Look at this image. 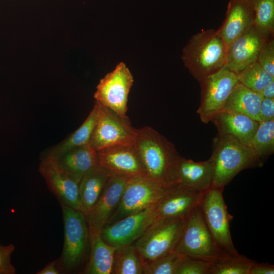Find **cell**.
<instances>
[{"mask_svg": "<svg viewBox=\"0 0 274 274\" xmlns=\"http://www.w3.org/2000/svg\"><path fill=\"white\" fill-rule=\"evenodd\" d=\"M90 255L85 273L87 274L112 273L114 255L118 247L106 243L100 231H89Z\"/></svg>", "mask_w": 274, "mask_h": 274, "instance_id": "obj_22", "label": "cell"}, {"mask_svg": "<svg viewBox=\"0 0 274 274\" xmlns=\"http://www.w3.org/2000/svg\"><path fill=\"white\" fill-rule=\"evenodd\" d=\"M218 134L228 135L250 147L259 122L246 115L222 110L212 119Z\"/></svg>", "mask_w": 274, "mask_h": 274, "instance_id": "obj_19", "label": "cell"}, {"mask_svg": "<svg viewBox=\"0 0 274 274\" xmlns=\"http://www.w3.org/2000/svg\"><path fill=\"white\" fill-rule=\"evenodd\" d=\"M211 262L185 256L176 274H209Z\"/></svg>", "mask_w": 274, "mask_h": 274, "instance_id": "obj_32", "label": "cell"}, {"mask_svg": "<svg viewBox=\"0 0 274 274\" xmlns=\"http://www.w3.org/2000/svg\"><path fill=\"white\" fill-rule=\"evenodd\" d=\"M186 218H165L155 221L134 243L143 261L153 260L174 250Z\"/></svg>", "mask_w": 274, "mask_h": 274, "instance_id": "obj_8", "label": "cell"}, {"mask_svg": "<svg viewBox=\"0 0 274 274\" xmlns=\"http://www.w3.org/2000/svg\"><path fill=\"white\" fill-rule=\"evenodd\" d=\"M156 206L105 225L100 231L101 238L114 247L134 243L155 221Z\"/></svg>", "mask_w": 274, "mask_h": 274, "instance_id": "obj_12", "label": "cell"}, {"mask_svg": "<svg viewBox=\"0 0 274 274\" xmlns=\"http://www.w3.org/2000/svg\"><path fill=\"white\" fill-rule=\"evenodd\" d=\"M224 188L211 186L203 193L199 206L204 222L215 242L225 255L238 253L234 248L230 232L232 216L225 204Z\"/></svg>", "mask_w": 274, "mask_h": 274, "instance_id": "obj_5", "label": "cell"}, {"mask_svg": "<svg viewBox=\"0 0 274 274\" xmlns=\"http://www.w3.org/2000/svg\"><path fill=\"white\" fill-rule=\"evenodd\" d=\"M39 170L61 204L81 211L79 183L61 168L52 155L47 153L42 158Z\"/></svg>", "mask_w": 274, "mask_h": 274, "instance_id": "obj_13", "label": "cell"}, {"mask_svg": "<svg viewBox=\"0 0 274 274\" xmlns=\"http://www.w3.org/2000/svg\"><path fill=\"white\" fill-rule=\"evenodd\" d=\"M165 189L146 177L129 178L119 202L106 225L157 204Z\"/></svg>", "mask_w": 274, "mask_h": 274, "instance_id": "obj_7", "label": "cell"}, {"mask_svg": "<svg viewBox=\"0 0 274 274\" xmlns=\"http://www.w3.org/2000/svg\"><path fill=\"white\" fill-rule=\"evenodd\" d=\"M129 178L109 176L94 206L86 216L89 231H100L115 209Z\"/></svg>", "mask_w": 274, "mask_h": 274, "instance_id": "obj_17", "label": "cell"}, {"mask_svg": "<svg viewBox=\"0 0 274 274\" xmlns=\"http://www.w3.org/2000/svg\"><path fill=\"white\" fill-rule=\"evenodd\" d=\"M247 1H251V2H254L255 0H247Z\"/></svg>", "mask_w": 274, "mask_h": 274, "instance_id": "obj_39", "label": "cell"}, {"mask_svg": "<svg viewBox=\"0 0 274 274\" xmlns=\"http://www.w3.org/2000/svg\"><path fill=\"white\" fill-rule=\"evenodd\" d=\"M237 75L239 83L258 93L274 81V77L264 71L257 61L246 66Z\"/></svg>", "mask_w": 274, "mask_h": 274, "instance_id": "obj_29", "label": "cell"}, {"mask_svg": "<svg viewBox=\"0 0 274 274\" xmlns=\"http://www.w3.org/2000/svg\"><path fill=\"white\" fill-rule=\"evenodd\" d=\"M259 94L263 98H274V81L267 85Z\"/></svg>", "mask_w": 274, "mask_h": 274, "instance_id": "obj_38", "label": "cell"}, {"mask_svg": "<svg viewBox=\"0 0 274 274\" xmlns=\"http://www.w3.org/2000/svg\"><path fill=\"white\" fill-rule=\"evenodd\" d=\"M53 156L61 168L79 184L87 172L97 165V151L89 143Z\"/></svg>", "mask_w": 274, "mask_h": 274, "instance_id": "obj_21", "label": "cell"}, {"mask_svg": "<svg viewBox=\"0 0 274 274\" xmlns=\"http://www.w3.org/2000/svg\"><path fill=\"white\" fill-rule=\"evenodd\" d=\"M133 83L129 69L120 62L100 80L94 97L121 117H127L128 96Z\"/></svg>", "mask_w": 274, "mask_h": 274, "instance_id": "obj_11", "label": "cell"}, {"mask_svg": "<svg viewBox=\"0 0 274 274\" xmlns=\"http://www.w3.org/2000/svg\"><path fill=\"white\" fill-rule=\"evenodd\" d=\"M174 250L186 257L212 262L225 255L211 235L199 204L186 217Z\"/></svg>", "mask_w": 274, "mask_h": 274, "instance_id": "obj_4", "label": "cell"}, {"mask_svg": "<svg viewBox=\"0 0 274 274\" xmlns=\"http://www.w3.org/2000/svg\"><path fill=\"white\" fill-rule=\"evenodd\" d=\"M254 262L239 253L224 255L211 262L209 274H249Z\"/></svg>", "mask_w": 274, "mask_h": 274, "instance_id": "obj_27", "label": "cell"}, {"mask_svg": "<svg viewBox=\"0 0 274 274\" xmlns=\"http://www.w3.org/2000/svg\"><path fill=\"white\" fill-rule=\"evenodd\" d=\"M185 257L173 250L153 260L143 261V273L176 274Z\"/></svg>", "mask_w": 274, "mask_h": 274, "instance_id": "obj_30", "label": "cell"}, {"mask_svg": "<svg viewBox=\"0 0 274 274\" xmlns=\"http://www.w3.org/2000/svg\"><path fill=\"white\" fill-rule=\"evenodd\" d=\"M97 116V108L94 104L92 110L81 126L63 141L53 147L48 153L57 156L70 150L89 144Z\"/></svg>", "mask_w": 274, "mask_h": 274, "instance_id": "obj_25", "label": "cell"}, {"mask_svg": "<svg viewBox=\"0 0 274 274\" xmlns=\"http://www.w3.org/2000/svg\"><path fill=\"white\" fill-rule=\"evenodd\" d=\"M182 58L189 73L200 82L226 65V48L217 30H202L190 39Z\"/></svg>", "mask_w": 274, "mask_h": 274, "instance_id": "obj_3", "label": "cell"}, {"mask_svg": "<svg viewBox=\"0 0 274 274\" xmlns=\"http://www.w3.org/2000/svg\"><path fill=\"white\" fill-rule=\"evenodd\" d=\"M253 8L254 25L263 33L273 36L274 0H255Z\"/></svg>", "mask_w": 274, "mask_h": 274, "instance_id": "obj_31", "label": "cell"}, {"mask_svg": "<svg viewBox=\"0 0 274 274\" xmlns=\"http://www.w3.org/2000/svg\"><path fill=\"white\" fill-rule=\"evenodd\" d=\"M257 62L267 73L274 77V41L270 38L258 54Z\"/></svg>", "mask_w": 274, "mask_h": 274, "instance_id": "obj_33", "label": "cell"}, {"mask_svg": "<svg viewBox=\"0 0 274 274\" xmlns=\"http://www.w3.org/2000/svg\"><path fill=\"white\" fill-rule=\"evenodd\" d=\"M112 273H143V261L134 243L116 248L114 255Z\"/></svg>", "mask_w": 274, "mask_h": 274, "instance_id": "obj_26", "label": "cell"}, {"mask_svg": "<svg viewBox=\"0 0 274 274\" xmlns=\"http://www.w3.org/2000/svg\"><path fill=\"white\" fill-rule=\"evenodd\" d=\"M262 96L238 83L228 97L222 110L248 116L260 122Z\"/></svg>", "mask_w": 274, "mask_h": 274, "instance_id": "obj_24", "label": "cell"}, {"mask_svg": "<svg viewBox=\"0 0 274 274\" xmlns=\"http://www.w3.org/2000/svg\"><path fill=\"white\" fill-rule=\"evenodd\" d=\"M203 193L177 184L165 189L156 208V221L186 218L199 204Z\"/></svg>", "mask_w": 274, "mask_h": 274, "instance_id": "obj_16", "label": "cell"}, {"mask_svg": "<svg viewBox=\"0 0 274 274\" xmlns=\"http://www.w3.org/2000/svg\"><path fill=\"white\" fill-rule=\"evenodd\" d=\"M213 168L211 161L195 162L182 157L179 166L180 185L203 193L212 185Z\"/></svg>", "mask_w": 274, "mask_h": 274, "instance_id": "obj_20", "label": "cell"}, {"mask_svg": "<svg viewBox=\"0 0 274 274\" xmlns=\"http://www.w3.org/2000/svg\"><path fill=\"white\" fill-rule=\"evenodd\" d=\"M253 2L229 0L226 17L217 34L223 41L226 51L230 44L254 24Z\"/></svg>", "mask_w": 274, "mask_h": 274, "instance_id": "obj_18", "label": "cell"}, {"mask_svg": "<svg viewBox=\"0 0 274 274\" xmlns=\"http://www.w3.org/2000/svg\"><path fill=\"white\" fill-rule=\"evenodd\" d=\"M58 260H54L47 264L43 268L37 272V274H59L60 271L57 266Z\"/></svg>", "mask_w": 274, "mask_h": 274, "instance_id": "obj_37", "label": "cell"}, {"mask_svg": "<svg viewBox=\"0 0 274 274\" xmlns=\"http://www.w3.org/2000/svg\"><path fill=\"white\" fill-rule=\"evenodd\" d=\"M97 108L96 122L89 144L96 151L114 146L134 145L136 129L127 117L123 118L95 100Z\"/></svg>", "mask_w": 274, "mask_h": 274, "instance_id": "obj_6", "label": "cell"}, {"mask_svg": "<svg viewBox=\"0 0 274 274\" xmlns=\"http://www.w3.org/2000/svg\"><path fill=\"white\" fill-rule=\"evenodd\" d=\"M270 38L272 36L263 33L253 24L228 47L225 65L237 74L257 61L259 53Z\"/></svg>", "mask_w": 274, "mask_h": 274, "instance_id": "obj_15", "label": "cell"}, {"mask_svg": "<svg viewBox=\"0 0 274 274\" xmlns=\"http://www.w3.org/2000/svg\"><path fill=\"white\" fill-rule=\"evenodd\" d=\"M133 145L146 177L165 188L178 184L182 156L175 145L150 126L136 129Z\"/></svg>", "mask_w": 274, "mask_h": 274, "instance_id": "obj_1", "label": "cell"}, {"mask_svg": "<svg viewBox=\"0 0 274 274\" xmlns=\"http://www.w3.org/2000/svg\"><path fill=\"white\" fill-rule=\"evenodd\" d=\"M274 266L268 263H257L255 261L252 265L249 274H273Z\"/></svg>", "mask_w": 274, "mask_h": 274, "instance_id": "obj_36", "label": "cell"}, {"mask_svg": "<svg viewBox=\"0 0 274 274\" xmlns=\"http://www.w3.org/2000/svg\"><path fill=\"white\" fill-rule=\"evenodd\" d=\"M64 225L63 250L59 261L66 270L78 266L83 259L89 243L86 215L81 211L61 204Z\"/></svg>", "mask_w": 274, "mask_h": 274, "instance_id": "obj_9", "label": "cell"}, {"mask_svg": "<svg viewBox=\"0 0 274 274\" xmlns=\"http://www.w3.org/2000/svg\"><path fill=\"white\" fill-rule=\"evenodd\" d=\"M250 147L262 160L274 152V120L259 123Z\"/></svg>", "mask_w": 274, "mask_h": 274, "instance_id": "obj_28", "label": "cell"}, {"mask_svg": "<svg viewBox=\"0 0 274 274\" xmlns=\"http://www.w3.org/2000/svg\"><path fill=\"white\" fill-rule=\"evenodd\" d=\"M199 82L201 97L197 113L202 122L208 123L223 109L239 82L237 74L224 65Z\"/></svg>", "mask_w": 274, "mask_h": 274, "instance_id": "obj_10", "label": "cell"}, {"mask_svg": "<svg viewBox=\"0 0 274 274\" xmlns=\"http://www.w3.org/2000/svg\"><path fill=\"white\" fill-rule=\"evenodd\" d=\"M211 157L212 186L222 187L243 169L259 166L262 160L252 149L236 138L218 134L214 139Z\"/></svg>", "mask_w": 274, "mask_h": 274, "instance_id": "obj_2", "label": "cell"}, {"mask_svg": "<svg viewBox=\"0 0 274 274\" xmlns=\"http://www.w3.org/2000/svg\"><path fill=\"white\" fill-rule=\"evenodd\" d=\"M15 250L13 244H0V274H15L16 269L11 262V256Z\"/></svg>", "mask_w": 274, "mask_h": 274, "instance_id": "obj_34", "label": "cell"}, {"mask_svg": "<svg viewBox=\"0 0 274 274\" xmlns=\"http://www.w3.org/2000/svg\"><path fill=\"white\" fill-rule=\"evenodd\" d=\"M260 122L274 120V98H262L259 110Z\"/></svg>", "mask_w": 274, "mask_h": 274, "instance_id": "obj_35", "label": "cell"}, {"mask_svg": "<svg viewBox=\"0 0 274 274\" xmlns=\"http://www.w3.org/2000/svg\"><path fill=\"white\" fill-rule=\"evenodd\" d=\"M109 177L97 165L81 178L79 184L81 211L86 216L97 201Z\"/></svg>", "mask_w": 274, "mask_h": 274, "instance_id": "obj_23", "label": "cell"}, {"mask_svg": "<svg viewBox=\"0 0 274 274\" xmlns=\"http://www.w3.org/2000/svg\"><path fill=\"white\" fill-rule=\"evenodd\" d=\"M97 154L98 166L109 176L146 177L133 146L107 147L97 151Z\"/></svg>", "mask_w": 274, "mask_h": 274, "instance_id": "obj_14", "label": "cell"}]
</instances>
